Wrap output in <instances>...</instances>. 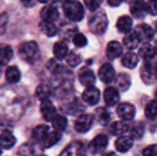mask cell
Returning a JSON list of instances; mask_svg holds the SVG:
<instances>
[{"label": "cell", "instance_id": "obj_1", "mask_svg": "<svg viewBox=\"0 0 157 156\" xmlns=\"http://www.w3.org/2000/svg\"><path fill=\"white\" fill-rule=\"evenodd\" d=\"M18 55L24 62L33 64L40 58V51L35 41H27L18 47Z\"/></svg>", "mask_w": 157, "mask_h": 156}, {"label": "cell", "instance_id": "obj_2", "mask_svg": "<svg viewBox=\"0 0 157 156\" xmlns=\"http://www.w3.org/2000/svg\"><path fill=\"white\" fill-rule=\"evenodd\" d=\"M63 10L67 18L72 21H81L85 16L83 5L75 0H65L63 4Z\"/></svg>", "mask_w": 157, "mask_h": 156}, {"label": "cell", "instance_id": "obj_3", "mask_svg": "<svg viewBox=\"0 0 157 156\" xmlns=\"http://www.w3.org/2000/svg\"><path fill=\"white\" fill-rule=\"evenodd\" d=\"M108 23L109 21H108L107 14L104 11H98L90 19L88 27L93 33L101 35L106 31L108 28Z\"/></svg>", "mask_w": 157, "mask_h": 156}, {"label": "cell", "instance_id": "obj_4", "mask_svg": "<svg viewBox=\"0 0 157 156\" xmlns=\"http://www.w3.org/2000/svg\"><path fill=\"white\" fill-rule=\"evenodd\" d=\"M141 77L142 80L147 84L151 85L154 84L156 80V68H155V63L154 60L145 61V63L141 69Z\"/></svg>", "mask_w": 157, "mask_h": 156}, {"label": "cell", "instance_id": "obj_5", "mask_svg": "<svg viewBox=\"0 0 157 156\" xmlns=\"http://www.w3.org/2000/svg\"><path fill=\"white\" fill-rule=\"evenodd\" d=\"M109 144V138L106 134L97 135L89 143V151L92 154H98L103 153Z\"/></svg>", "mask_w": 157, "mask_h": 156}, {"label": "cell", "instance_id": "obj_6", "mask_svg": "<svg viewBox=\"0 0 157 156\" xmlns=\"http://www.w3.org/2000/svg\"><path fill=\"white\" fill-rule=\"evenodd\" d=\"M59 156H86V147L82 142L74 141L62 151Z\"/></svg>", "mask_w": 157, "mask_h": 156}, {"label": "cell", "instance_id": "obj_7", "mask_svg": "<svg viewBox=\"0 0 157 156\" xmlns=\"http://www.w3.org/2000/svg\"><path fill=\"white\" fill-rule=\"evenodd\" d=\"M94 121V117L90 114H81L75 122V130L79 133L87 132Z\"/></svg>", "mask_w": 157, "mask_h": 156}, {"label": "cell", "instance_id": "obj_8", "mask_svg": "<svg viewBox=\"0 0 157 156\" xmlns=\"http://www.w3.org/2000/svg\"><path fill=\"white\" fill-rule=\"evenodd\" d=\"M116 111H117V115L119 116V118L121 120H125V121H130L133 120V118L135 117V112H136L134 106L130 103L120 104Z\"/></svg>", "mask_w": 157, "mask_h": 156}, {"label": "cell", "instance_id": "obj_9", "mask_svg": "<svg viewBox=\"0 0 157 156\" xmlns=\"http://www.w3.org/2000/svg\"><path fill=\"white\" fill-rule=\"evenodd\" d=\"M82 98L84 102H86L88 105L94 106L96 105L100 98V92L99 89H98L94 86H86V90L82 94Z\"/></svg>", "mask_w": 157, "mask_h": 156}, {"label": "cell", "instance_id": "obj_10", "mask_svg": "<svg viewBox=\"0 0 157 156\" xmlns=\"http://www.w3.org/2000/svg\"><path fill=\"white\" fill-rule=\"evenodd\" d=\"M134 32L136 33V35L138 36L141 41L147 42V41L152 40L155 37V31L152 29V27L144 23L138 25L135 28Z\"/></svg>", "mask_w": 157, "mask_h": 156}, {"label": "cell", "instance_id": "obj_11", "mask_svg": "<svg viewBox=\"0 0 157 156\" xmlns=\"http://www.w3.org/2000/svg\"><path fill=\"white\" fill-rule=\"evenodd\" d=\"M40 113H41L42 119L47 122L52 121L53 120V118L57 115V111H56L55 107L52 105V103L49 99L41 101Z\"/></svg>", "mask_w": 157, "mask_h": 156}, {"label": "cell", "instance_id": "obj_12", "mask_svg": "<svg viewBox=\"0 0 157 156\" xmlns=\"http://www.w3.org/2000/svg\"><path fill=\"white\" fill-rule=\"evenodd\" d=\"M98 77L105 84L111 83L115 78V70L112 65L110 63L103 64L98 71Z\"/></svg>", "mask_w": 157, "mask_h": 156}, {"label": "cell", "instance_id": "obj_13", "mask_svg": "<svg viewBox=\"0 0 157 156\" xmlns=\"http://www.w3.org/2000/svg\"><path fill=\"white\" fill-rule=\"evenodd\" d=\"M78 79H79V82L81 83V85H83L85 86H94V84L96 82V76H95L93 71L87 67H84V68L80 69L79 73H78Z\"/></svg>", "mask_w": 157, "mask_h": 156}, {"label": "cell", "instance_id": "obj_14", "mask_svg": "<svg viewBox=\"0 0 157 156\" xmlns=\"http://www.w3.org/2000/svg\"><path fill=\"white\" fill-rule=\"evenodd\" d=\"M40 17L44 21L54 22L59 18V11L55 6L47 5L40 10Z\"/></svg>", "mask_w": 157, "mask_h": 156}, {"label": "cell", "instance_id": "obj_15", "mask_svg": "<svg viewBox=\"0 0 157 156\" xmlns=\"http://www.w3.org/2000/svg\"><path fill=\"white\" fill-rule=\"evenodd\" d=\"M133 139L129 135V136H125V135H121L115 142V147L117 149V151H119L120 153H127L128 151H130L133 145Z\"/></svg>", "mask_w": 157, "mask_h": 156}, {"label": "cell", "instance_id": "obj_16", "mask_svg": "<svg viewBox=\"0 0 157 156\" xmlns=\"http://www.w3.org/2000/svg\"><path fill=\"white\" fill-rule=\"evenodd\" d=\"M122 51H123L122 45L119 41L112 40L109 41L107 45L106 52H107V57L109 60H115L119 58L122 54Z\"/></svg>", "mask_w": 157, "mask_h": 156}, {"label": "cell", "instance_id": "obj_17", "mask_svg": "<svg viewBox=\"0 0 157 156\" xmlns=\"http://www.w3.org/2000/svg\"><path fill=\"white\" fill-rule=\"evenodd\" d=\"M104 101L107 106L113 107L120 101V94L115 87H107L104 91Z\"/></svg>", "mask_w": 157, "mask_h": 156}, {"label": "cell", "instance_id": "obj_18", "mask_svg": "<svg viewBox=\"0 0 157 156\" xmlns=\"http://www.w3.org/2000/svg\"><path fill=\"white\" fill-rule=\"evenodd\" d=\"M17 143L16 137L13 133L7 130L3 131L0 134V147L5 150H8L12 148Z\"/></svg>", "mask_w": 157, "mask_h": 156}, {"label": "cell", "instance_id": "obj_19", "mask_svg": "<svg viewBox=\"0 0 157 156\" xmlns=\"http://www.w3.org/2000/svg\"><path fill=\"white\" fill-rule=\"evenodd\" d=\"M130 125L128 121L125 120H119V121H114L109 128V131L112 135L115 136H121L124 133H126L129 131Z\"/></svg>", "mask_w": 157, "mask_h": 156}, {"label": "cell", "instance_id": "obj_20", "mask_svg": "<svg viewBox=\"0 0 157 156\" xmlns=\"http://www.w3.org/2000/svg\"><path fill=\"white\" fill-rule=\"evenodd\" d=\"M131 12L133 17L136 18H143L144 17L146 12L145 3L144 0H135L131 6Z\"/></svg>", "mask_w": 157, "mask_h": 156}, {"label": "cell", "instance_id": "obj_21", "mask_svg": "<svg viewBox=\"0 0 157 156\" xmlns=\"http://www.w3.org/2000/svg\"><path fill=\"white\" fill-rule=\"evenodd\" d=\"M50 131V128L49 126L45 125V124H41V125H38L37 127H35L32 131L31 133V137L34 141L36 142H43V140L46 138V136L48 135Z\"/></svg>", "mask_w": 157, "mask_h": 156}, {"label": "cell", "instance_id": "obj_22", "mask_svg": "<svg viewBox=\"0 0 157 156\" xmlns=\"http://www.w3.org/2000/svg\"><path fill=\"white\" fill-rule=\"evenodd\" d=\"M61 138H62V133L60 131H57L55 130L53 131H49L48 135L42 142L43 148L48 149V148L54 146L55 144H57L60 142Z\"/></svg>", "mask_w": 157, "mask_h": 156}, {"label": "cell", "instance_id": "obj_23", "mask_svg": "<svg viewBox=\"0 0 157 156\" xmlns=\"http://www.w3.org/2000/svg\"><path fill=\"white\" fill-rule=\"evenodd\" d=\"M117 29L121 33H128L132 28V19L130 16H122L117 21Z\"/></svg>", "mask_w": 157, "mask_h": 156}, {"label": "cell", "instance_id": "obj_24", "mask_svg": "<svg viewBox=\"0 0 157 156\" xmlns=\"http://www.w3.org/2000/svg\"><path fill=\"white\" fill-rule=\"evenodd\" d=\"M39 29L47 37H53L58 32V29L53 22H49L44 20H41L39 23Z\"/></svg>", "mask_w": 157, "mask_h": 156}, {"label": "cell", "instance_id": "obj_25", "mask_svg": "<svg viewBox=\"0 0 157 156\" xmlns=\"http://www.w3.org/2000/svg\"><path fill=\"white\" fill-rule=\"evenodd\" d=\"M52 51H53L54 57L57 60H63L68 54V46H67L66 42L60 40V41H57L54 43Z\"/></svg>", "mask_w": 157, "mask_h": 156}, {"label": "cell", "instance_id": "obj_26", "mask_svg": "<svg viewBox=\"0 0 157 156\" xmlns=\"http://www.w3.org/2000/svg\"><path fill=\"white\" fill-rule=\"evenodd\" d=\"M141 40L134 31H130L126 33V36L123 39V44L128 50H134L138 47Z\"/></svg>", "mask_w": 157, "mask_h": 156}, {"label": "cell", "instance_id": "obj_27", "mask_svg": "<svg viewBox=\"0 0 157 156\" xmlns=\"http://www.w3.org/2000/svg\"><path fill=\"white\" fill-rule=\"evenodd\" d=\"M144 124L142 121H136L129 128L130 136L133 140H140L144 134Z\"/></svg>", "mask_w": 157, "mask_h": 156}, {"label": "cell", "instance_id": "obj_28", "mask_svg": "<svg viewBox=\"0 0 157 156\" xmlns=\"http://www.w3.org/2000/svg\"><path fill=\"white\" fill-rule=\"evenodd\" d=\"M13 57V50L7 44H0V65L7 64Z\"/></svg>", "mask_w": 157, "mask_h": 156}, {"label": "cell", "instance_id": "obj_29", "mask_svg": "<svg viewBox=\"0 0 157 156\" xmlns=\"http://www.w3.org/2000/svg\"><path fill=\"white\" fill-rule=\"evenodd\" d=\"M139 54L142 58H144L145 61L149 60H154L155 58L156 52H155V48L151 45L150 43H144L142 45V47L139 50Z\"/></svg>", "mask_w": 157, "mask_h": 156}, {"label": "cell", "instance_id": "obj_30", "mask_svg": "<svg viewBox=\"0 0 157 156\" xmlns=\"http://www.w3.org/2000/svg\"><path fill=\"white\" fill-rule=\"evenodd\" d=\"M139 63V58L138 55L135 54L132 51H129L126 52L122 58H121V63L124 67L129 68V69H132L134 68Z\"/></svg>", "mask_w": 157, "mask_h": 156}, {"label": "cell", "instance_id": "obj_31", "mask_svg": "<svg viewBox=\"0 0 157 156\" xmlns=\"http://www.w3.org/2000/svg\"><path fill=\"white\" fill-rule=\"evenodd\" d=\"M95 118L97 119L98 122L102 126H107L110 121V114L103 107H100L96 109Z\"/></svg>", "mask_w": 157, "mask_h": 156}, {"label": "cell", "instance_id": "obj_32", "mask_svg": "<svg viewBox=\"0 0 157 156\" xmlns=\"http://www.w3.org/2000/svg\"><path fill=\"white\" fill-rule=\"evenodd\" d=\"M5 76H6V81L8 83H10V84H16V83L19 82L20 77H21L20 72H19V70L17 69V66H10V67H8L6 70Z\"/></svg>", "mask_w": 157, "mask_h": 156}, {"label": "cell", "instance_id": "obj_33", "mask_svg": "<svg viewBox=\"0 0 157 156\" xmlns=\"http://www.w3.org/2000/svg\"><path fill=\"white\" fill-rule=\"evenodd\" d=\"M115 83H116L117 87L121 91L125 92L131 86V77H130L129 74H127L125 73H122V74H121L118 75Z\"/></svg>", "mask_w": 157, "mask_h": 156}, {"label": "cell", "instance_id": "obj_34", "mask_svg": "<svg viewBox=\"0 0 157 156\" xmlns=\"http://www.w3.org/2000/svg\"><path fill=\"white\" fill-rule=\"evenodd\" d=\"M52 95V89L51 87L46 85V84H41L40 85L37 89H36V97H38V99H40V101L43 100H47L49 99V97Z\"/></svg>", "mask_w": 157, "mask_h": 156}, {"label": "cell", "instance_id": "obj_35", "mask_svg": "<svg viewBox=\"0 0 157 156\" xmlns=\"http://www.w3.org/2000/svg\"><path fill=\"white\" fill-rule=\"evenodd\" d=\"M51 122L52 123L53 129L57 131H60V132L63 131L67 127V119L63 115L57 114Z\"/></svg>", "mask_w": 157, "mask_h": 156}, {"label": "cell", "instance_id": "obj_36", "mask_svg": "<svg viewBox=\"0 0 157 156\" xmlns=\"http://www.w3.org/2000/svg\"><path fill=\"white\" fill-rule=\"evenodd\" d=\"M145 116L151 120H155L156 119V101L155 99L151 100L145 107Z\"/></svg>", "mask_w": 157, "mask_h": 156}, {"label": "cell", "instance_id": "obj_37", "mask_svg": "<svg viewBox=\"0 0 157 156\" xmlns=\"http://www.w3.org/2000/svg\"><path fill=\"white\" fill-rule=\"evenodd\" d=\"M65 58H66L67 63L71 67H75V66L79 65L80 63H81V57L78 54L75 53V52H70L69 54L66 55Z\"/></svg>", "mask_w": 157, "mask_h": 156}, {"label": "cell", "instance_id": "obj_38", "mask_svg": "<svg viewBox=\"0 0 157 156\" xmlns=\"http://www.w3.org/2000/svg\"><path fill=\"white\" fill-rule=\"evenodd\" d=\"M73 42L76 47L82 48V47H85L87 44V39L86 38V36L84 34L76 33L73 37Z\"/></svg>", "mask_w": 157, "mask_h": 156}, {"label": "cell", "instance_id": "obj_39", "mask_svg": "<svg viewBox=\"0 0 157 156\" xmlns=\"http://www.w3.org/2000/svg\"><path fill=\"white\" fill-rule=\"evenodd\" d=\"M46 66L48 67V69L52 72V73H53V74H59V73H61V71L63 70V65H61L56 60H54V59H52L51 61H49V63L46 64Z\"/></svg>", "mask_w": 157, "mask_h": 156}, {"label": "cell", "instance_id": "obj_40", "mask_svg": "<svg viewBox=\"0 0 157 156\" xmlns=\"http://www.w3.org/2000/svg\"><path fill=\"white\" fill-rule=\"evenodd\" d=\"M18 154L19 156H33L34 155L33 147L29 143H24L22 146L19 147Z\"/></svg>", "mask_w": 157, "mask_h": 156}, {"label": "cell", "instance_id": "obj_41", "mask_svg": "<svg viewBox=\"0 0 157 156\" xmlns=\"http://www.w3.org/2000/svg\"><path fill=\"white\" fill-rule=\"evenodd\" d=\"M84 2L90 11H96L100 7L102 0H84Z\"/></svg>", "mask_w": 157, "mask_h": 156}, {"label": "cell", "instance_id": "obj_42", "mask_svg": "<svg viewBox=\"0 0 157 156\" xmlns=\"http://www.w3.org/2000/svg\"><path fill=\"white\" fill-rule=\"evenodd\" d=\"M146 12L152 16H156V0H149L145 3Z\"/></svg>", "mask_w": 157, "mask_h": 156}, {"label": "cell", "instance_id": "obj_43", "mask_svg": "<svg viewBox=\"0 0 157 156\" xmlns=\"http://www.w3.org/2000/svg\"><path fill=\"white\" fill-rule=\"evenodd\" d=\"M144 156H156V144H152L143 150Z\"/></svg>", "mask_w": 157, "mask_h": 156}, {"label": "cell", "instance_id": "obj_44", "mask_svg": "<svg viewBox=\"0 0 157 156\" xmlns=\"http://www.w3.org/2000/svg\"><path fill=\"white\" fill-rule=\"evenodd\" d=\"M20 1H21V3H22L25 6H27V7L33 6H35L36 3H37V0H20Z\"/></svg>", "mask_w": 157, "mask_h": 156}, {"label": "cell", "instance_id": "obj_45", "mask_svg": "<svg viewBox=\"0 0 157 156\" xmlns=\"http://www.w3.org/2000/svg\"><path fill=\"white\" fill-rule=\"evenodd\" d=\"M124 0H108V3L110 6H113V7H116V6H119Z\"/></svg>", "mask_w": 157, "mask_h": 156}, {"label": "cell", "instance_id": "obj_46", "mask_svg": "<svg viewBox=\"0 0 157 156\" xmlns=\"http://www.w3.org/2000/svg\"><path fill=\"white\" fill-rule=\"evenodd\" d=\"M103 156H117V154L114 153V152H109V153H107L105 154Z\"/></svg>", "mask_w": 157, "mask_h": 156}, {"label": "cell", "instance_id": "obj_47", "mask_svg": "<svg viewBox=\"0 0 157 156\" xmlns=\"http://www.w3.org/2000/svg\"><path fill=\"white\" fill-rule=\"evenodd\" d=\"M38 2H40V3H49V2H52V1H54V0H37Z\"/></svg>", "mask_w": 157, "mask_h": 156}, {"label": "cell", "instance_id": "obj_48", "mask_svg": "<svg viewBox=\"0 0 157 156\" xmlns=\"http://www.w3.org/2000/svg\"><path fill=\"white\" fill-rule=\"evenodd\" d=\"M1 154H2V148L0 147V156H1Z\"/></svg>", "mask_w": 157, "mask_h": 156}, {"label": "cell", "instance_id": "obj_49", "mask_svg": "<svg viewBox=\"0 0 157 156\" xmlns=\"http://www.w3.org/2000/svg\"><path fill=\"white\" fill-rule=\"evenodd\" d=\"M1 74H2V69H1V65H0V75H1Z\"/></svg>", "mask_w": 157, "mask_h": 156}, {"label": "cell", "instance_id": "obj_50", "mask_svg": "<svg viewBox=\"0 0 157 156\" xmlns=\"http://www.w3.org/2000/svg\"><path fill=\"white\" fill-rule=\"evenodd\" d=\"M40 156H47V155H40Z\"/></svg>", "mask_w": 157, "mask_h": 156}]
</instances>
